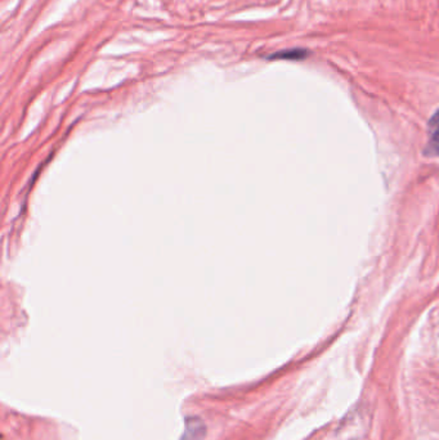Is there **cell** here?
<instances>
[{"mask_svg":"<svg viewBox=\"0 0 439 440\" xmlns=\"http://www.w3.org/2000/svg\"><path fill=\"white\" fill-rule=\"evenodd\" d=\"M424 153L428 157L439 156V109L429 120L428 142Z\"/></svg>","mask_w":439,"mask_h":440,"instance_id":"cell-1","label":"cell"},{"mask_svg":"<svg viewBox=\"0 0 439 440\" xmlns=\"http://www.w3.org/2000/svg\"><path fill=\"white\" fill-rule=\"evenodd\" d=\"M307 55V52L303 49H294V51H284L279 53L272 54L269 58H285V60H301Z\"/></svg>","mask_w":439,"mask_h":440,"instance_id":"cell-2","label":"cell"}]
</instances>
